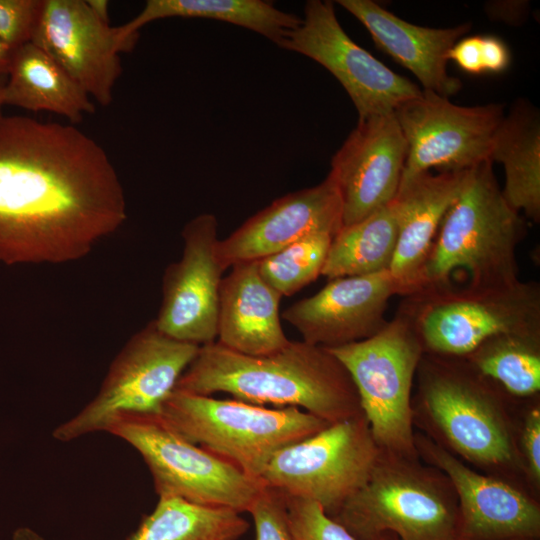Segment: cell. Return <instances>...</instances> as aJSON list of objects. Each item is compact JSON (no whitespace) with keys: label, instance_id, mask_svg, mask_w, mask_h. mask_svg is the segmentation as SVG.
<instances>
[{"label":"cell","instance_id":"11","mask_svg":"<svg viewBox=\"0 0 540 540\" xmlns=\"http://www.w3.org/2000/svg\"><path fill=\"white\" fill-rule=\"evenodd\" d=\"M394 115L407 144L400 185L430 169L465 171L491 160L504 116L500 104L459 106L428 90L399 105Z\"/></svg>","mask_w":540,"mask_h":540},{"label":"cell","instance_id":"36","mask_svg":"<svg viewBox=\"0 0 540 540\" xmlns=\"http://www.w3.org/2000/svg\"><path fill=\"white\" fill-rule=\"evenodd\" d=\"M528 3L525 1H495L486 5V12L492 19L520 24L527 14Z\"/></svg>","mask_w":540,"mask_h":540},{"label":"cell","instance_id":"32","mask_svg":"<svg viewBox=\"0 0 540 540\" xmlns=\"http://www.w3.org/2000/svg\"><path fill=\"white\" fill-rule=\"evenodd\" d=\"M45 0H0V40L12 51L32 41Z\"/></svg>","mask_w":540,"mask_h":540},{"label":"cell","instance_id":"18","mask_svg":"<svg viewBox=\"0 0 540 540\" xmlns=\"http://www.w3.org/2000/svg\"><path fill=\"white\" fill-rule=\"evenodd\" d=\"M417 452L449 480L458 502L456 540H538L540 508L529 496L495 478L479 474L445 448L416 439Z\"/></svg>","mask_w":540,"mask_h":540},{"label":"cell","instance_id":"34","mask_svg":"<svg viewBox=\"0 0 540 540\" xmlns=\"http://www.w3.org/2000/svg\"><path fill=\"white\" fill-rule=\"evenodd\" d=\"M448 60L454 61L467 73H484L481 60V36L463 37L458 40L449 51Z\"/></svg>","mask_w":540,"mask_h":540},{"label":"cell","instance_id":"24","mask_svg":"<svg viewBox=\"0 0 540 540\" xmlns=\"http://www.w3.org/2000/svg\"><path fill=\"white\" fill-rule=\"evenodd\" d=\"M490 159L503 165L502 194L508 204L531 221L540 220V117L526 101H518L500 121Z\"/></svg>","mask_w":540,"mask_h":540},{"label":"cell","instance_id":"23","mask_svg":"<svg viewBox=\"0 0 540 540\" xmlns=\"http://www.w3.org/2000/svg\"><path fill=\"white\" fill-rule=\"evenodd\" d=\"M2 104L46 111L76 124L95 112L90 97L45 51L29 42L13 51Z\"/></svg>","mask_w":540,"mask_h":540},{"label":"cell","instance_id":"22","mask_svg":"<svg viewBox=\"0 0 540 540\" xmlns=\"http://www.w3.org/2000/svg\"><path fill=\"white\" fill-rule=\"evenodd\" d=\"M282 296L261 276L257 261L231 266L222 279L217 341L246 355H265L289 343L280 320Z\"/></svg>","mask_w":540,"mask_h":540},{"label":"cell","instance_id":"7","mask_svg":"<svg viewBox=\"0 0 540 540\" xmlns=\"http://www.w3.org/2000/svg\"><path fill=\"white\" fill-rule=\"evenodd\" d=\"M412 322L423 350L467 356L491 337L540 332V287L517 281L495 287L447 286L412 295Z\"/></svg>","mask_w":540,"mask_h":540},{"label":"cell","instance_id":"1","mask_svg":"<svg viewBox=\"0 0 540 540\" xmlns=\"http://www.w3.org/2000/svg\"><path fill=\"white\" fill-rule=\"evenodd\" d=\"M126 219L119 176L93 138L0 112V262L76 261Z\"/></svg>","mask_w":540,"mask_h":540},{"label":"cell","instance_id":"6","mask_svg":"<svg viewBox=\"0 0 540 540\" xmlns=\"http://www.w3.org/2000/svg\"><path fill=\"white\" fill-rule=\"evenodd\" d=\"M345 367L378 448L415 459L411 387L423 347L403 312L374 336L326 348Z\"/></svg>","mask_w":540,"mask_h":540},{"label":"cell","instance_id":"12","mask_svg":"<svg viewBox=\"0 0 540 540\" xmlns=\"http://www.w3.org/2000/svg\"><path fill=\"white\" fill-rule=\"evenodd\" d=\"M325 67L344 87L359 119L393 113L422 90L355 43L340 25L334 2L310 0L301 24L279 45Z\"/></svg>","mask_w":540,"mask_h":540},{"label":"cell","instance_id":"40","mask_svg":"<svg viewBox=\"0 0 540 540\" xmlns=\"http://www.w3.org/2000/svg\"><path fill=\"white\" fill-rule=\"evenodd\" d=\"M5 81H6V75H1L0 76V112H2V107H3L1 94H2V89H3Z\"/></svg>","mask_w":540,"mask_h":540},{"label":"cell","instance_id":"26","mask_svg":"<svg viewBox=\"0 0 540 540\" xmlns=\"http://www.w3.org/2000/svg\"><path fill=\"white\" fill-rule=\"evenodd\" d=\"M397 237L393 200L361 221L341 228L332 239L321 275L331 280L389 270Z\"/></svg>","mask_w":540,"mask_h":540},{"label":"cell","instance_id":"5","mask_svg":"<svg viewBox=\"0 0 540 540\" xmlns=\"http://www.w3.org/2000/svg\"><path fill=\"white\" fill-rule=\"evenodd\" d=\"M451 484L415 459L381 451L367 482L331 517L358 540H456L458 502Z\"/></svg>","mask_w":540,"mask_h":540},{"label":"cell","instance_id":"37","mask_svg":"<svg viewBox=\"0 0 540 540\" xmlns=\"http://www.w3.org/2000/svg\"><path fill=\"white\" fill-rule=\"evenodd\" d=\"M92 12L103 22L109 23V2L106 0H86Z\"/></svg>","mask_w":540,"mask_h":540},{"label":"cell","instance_id":"20","mask_svg":"<svg viewBox=\"0 0 540 540\" xmlns=\"http://www.w3.org/2000/svg\"><path fill=\"white\" fill-rule=\"evenodd\" d=\"M341 7L369 31L376 45L411 71L424 90L448 98L462 87L447 72L453 45L471 29V23L431 28L409 23L371 0H338Z\"/></svg>","mask_w":540,"mask_h":540},{"label":"cell","instance_id":"16","mask_svg":"<svg viewBox=\"0 0 540 540\" xmlns=\"http://www.w3.org/2000/svg\"><path fill=\"white\" fill-rule=\"evenodd\" d=\"M406 156V140L394 112L358 120L333 156L329 172L339 191L343 226L394 200Z\"/></svg>","mask_w":540,"mask_h":540},{"label":"cell","instance_id":"33","mask_svg":"<svg viewBox=\"0 0 540 540\" xmlns=\"http://www.w3.org/2000/svg\"><path fill=\"white\" fill-rule=\"evenodd\" d=\"M521 451L530 478L540 481V410L531 409L525 417L521 434Z\"/></svg>","mask_w":540,"mask_h":540},{"label":"cell","instance_id":"38","mask_svg":"<svg viewBox=\"0 0 540 540\" xmlns=\"http://www.w3.org/2000/svg\"><path fill=\"white\" fill-rule=\"evenodd\" d=\"M13 51L0 40V76L7 75Z\"/></svg>","mask_w":540,"mask_h":540},{"label":"cell","instance_id":"10","mask_svg":"<svg viewBox=\"0 0 540 540\" xmlns=\"http://www.w3.org/2000/svg\"><path fill=\"white\" fill-rule=\"evenodd\" d=\"M380 454L360 414L279 450L261 479L284 496L319 504L333 517L367 482Z\"/></svg>","mask_w":540,"mask_h":540},{"label":"cell","instance_id":"39","mask_svg":"<svg viewBox=\"0 0 540 540\" xmlns=\"http://www.w3.org/2000/svg\"><path fill=\"white\" fill-rule=\"evenodd\" d=\"M375 540H399L395 535L386 533L376 538Z\"/></svg>","mask_w":540,"mask_h":540},{"label":"cell","instance_id":"17","mask_svg":"<svg viewBox=\"0 0 540 540\" xmlns=\"http://www.w3.org/2000/svg\"><path fill=\"white\" fill-rule=\"evenodd\" d=\"M389 270L339 277L314 295L300 299L282 317L301 334L302 340L334 348L370 338L388 323V302L401 295Z\"/></svg>","mask_w":540,"mask_h":540},{"label":"cell","instance_id":"14","mask_svg":"<svg viewBox=\"0 0 540 540\" xmlns=\"http://www.w3.org/2000/svg\"><path fill=\"white\" fill-rule=\"evenodd\" d=\"M217 229L211 213H202L184 226L182 255L165 269L162 302L153 320L162 333L198 346L215 342L218 334L225 270L216 254Z\"/></svg>","mask_w":540,"mask_h":540},{"label":"cell","instance_id":"35","mask_svg":"<svg viewBox=\"0 0 540 540\" xmlns=\"http://www.w3.org/2000/svg\"><path fill=\"white\" fill-rule=\"evenodd\" d=\"M481 60L483 72L499 73L508 68L511 54L501 39L486 35L481 36Z\"/></svg>","mask_w":540,"mask_h":540},{"label":"cell","instance_id":"15","mask_svg":"<svg viewBox=\"0 0 540 540\" xmlns=\"http://www.w3.org/2000/svg\"><path fill=\"white\" fill-rule=\"evenodd\" d=\"M33 44L52 57L91 98L102 106L113 99L122 73L117 27L101 21L86 0H45Z\"/></svg>","mask_w":540,"mask_h":540},{"label":"cell","instance_id":"28","mask_svg":"<svg viewBox=\"0 0 540 540\" xmlns=\"http://www.w3.org/2000/svg\"><path fill=\"white\" fill-rule=\"evenodd\" d=\"M466 357L473 371L511 395L528 397L540 390V332L491 337Z\"/></svg>","mask_w":540,"mask_h":540},{"label":"cell","instance_id":"19","mask_svg":"<svg viewBox=\"0 0 540 540\" xmlns=\"http://www.w3.org/2000/svg\"><path fill=\"white\" fill-rule=\"evenodd\" d=\"M343 227L338 188L328 174L318 185L274 200L218 241L217 258L224 270L241 262L258 261L311 235L333 237Z\"/></svg>","mask_w":540,"mask_h":540},{"label":"cell","instance_id":"2","mask_svg":"<svg viewBox=\"0 0 540 540\" xmlns=\"http://www.w3.org/2000/svg\"><path fill=\"white\" fill-rule=\"evenodd\" d=\"M175 389L210 396L223 392L251 404L303 408L337 423L363 414L345 367L326 348L289 341L265 355H246L218 342L199 347Z\"/></svg>","mask_w":540,"mask_h":540},{"label":"cell","instance_id":"29","mask_svg":"<svg viewBox=\"0 0 540 540\" xmlns=\"http://www.w3.org/2000/svg\"><path fill=\"white\" fill-rule=\"evenodd\" d=\"M333 236L315 234L258 260L263 279L282 297L291 296L322 273Z\"/></svg>","mask_w":540,"mask_h":540},{"label":"cell","instance_id":"21","mask_svg":"<svg viewBox=\"0 0 540 540\" xmlns=\"http://www.w3.org/2000/svg\"><path fill=\"white\" fill-rule=\"evenodd\" d=\"M466 171L424 172L400 185L394 198L398 237L389 272L401 295L418 292L422 269Z\"/></svg>","mask_w":540,"mask_h":540},{"label":"cell","instance_id":"3","mask_svg":"<svg viewBox=\"0 0 540 540\" xmlns=\"http://www.w3.org/2000/svg\"><path fill=\"white\" fill-rule=\"evenodd\" d=\"M492 161L465 173L421 272L418 293L447 287L464 273L469 287L513 284L518 278V244L526 222L502 194ZM415 295V294H414Z\"/></svg>","mask_w":540,"mask_h":540},{"label":"cell","instance_id":"31","mask_svg":"<svg viewBox=\"0 0 540 540\" xmlns=\"http://www.w3.org/2000/svg\"><path fill=\"white\" fill-rule=\"evenodd\" d=\"M248 513L254 521L256 540H296L291 529L285 497L275 488L265 483Z\"/></svg>","mask_w":540,"mask_h":540},{"label":"cell","instance_id":"9","mask_svg":"<svg viewBox=\"0 0 540 540\" xmlns=\"http://www.w3.org/2000/svg\"><path fill=\"white\" fill-rule=\"evenodd\" d=\"M199 347L162 333L152 320L126 342L110 364L98 393L55 428L54 438L68 442L105 431L121 413L159 414Z\"/></svg>","mask_w":540,"mask_h":540},{"label":"cell","instance_id":"30","mask_svg":"<svg viewBox=\"0 0 540 540\" xmlns=\"http://www.w3.org/2000/svg\"><path fill=\"white\" fill-rule=\"evenodd\" d=\"M291 529L296 540H358L309 500L284 496Z\"/></svg>","mask_w":540,"mask_h":540},{"label":"cell","instance_id":"13","mask_svg":"<svg viewBox=\"0 0 540 540\" xmlns=\"http://www.w3.org/2000/svg\"><path fill=\"white\" fill-rule=\"evenodd\" d=\"M442 364L421 371L424 409L451 448L484 466L515 462L517 448L497 398L475 371Z\"/></svg>","mask_w":540,"mask_h":540},{"label":"cell","instance_id":"27","mask_svg":"<svg viewBox=\"0 0 540 540\" xmlns=\"http://www.w3.org/2000/svg\"><path fill=\"white\" fill-rule=\"evenodd\" d=\"M248 529L233 509L161 496L129 540H238Z\"/></svg>","mask_w":540,"mask_h":540},{"label":"cell","instance_id":"4","mask_svg":"<svg viewBox=\"0 0 540 540\" xmlns=\"http://www.w3.org/2000/svg\"><path fill=\"white\" fill-rule=\"evenodd\" d=\"M158 416L182 438L259 479L279 450L329 425L296 407L266 408L178 389L163 402Z\"/></svg>","mask_w":540,"mask_h":540},{"label":"cell","instance_id":"8","mask_svg":"<svg viewBox=\"0 0 540 540\" xmlns=\"http://www.w3.org/2000/svg\"><path fill=\"white\" fill-rule=\"evenodd\" d=\"M105 431L125 440L141 454L159 497L174 496L241 513L248 512L265 484L182 438L158 414L121 413Z\"/></svg>","mask_w":540,"mask_h":540},{"label":"cell","instance_id":"25","mask_svg":"<svg viewBox=\"0 0 540 540\" xmlns=\"http://www.w3.org/2000/svg\"><path fill=\"white\" fill-rule=\"evenodd\" d=\"M170 17L227 22L256 32L278 46L302 22L297 15L262 0H148L134 18L117 27L118 37L124 42L137 41L144 25Z\"/></svg>","mask_w":540,"mask_h":540}]
</instances>
